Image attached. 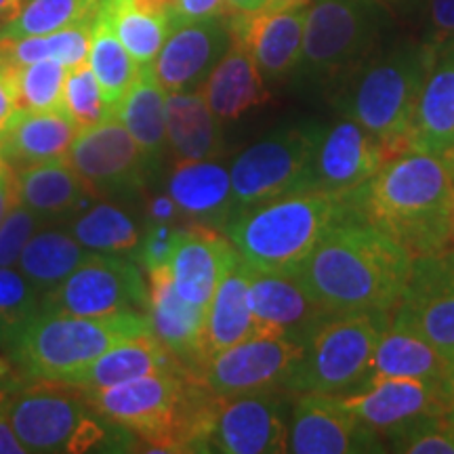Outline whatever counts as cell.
Wrapping results in <instances>:
<instances>
[{"label": "cell", "instance_id": "e0dca14e", "mask_svg": "<svg viewBox=\"0 0 454 454\" xmlns=\"http://www.w3.org/2000/svg\"><path fill=\"white\" fill-rule=\"evenodd\" d=\"M230 43L231 26L225 17L177 20L152 64V72L167 93L200 90Z\"/></svg>", "mask_w": 454, "mask_h": 454}, {"label": "cell", "instance_id": "d6986e66", "mask_svg": "<svg viewBox=\"0 0 454 454\" xmlns=\"http://www.w3.org/2000/svg\"><path fill=\"white\" fill-rule=\"evenodd\" d=\"M343 402L387 442L423 419L448 417L446 395L417 379H371Z\"/></svg>", "mask_w": 454, "mask_h": 454}, {"label": "cell", "instance_id": "1f68e13d", "mask_svg": "<svg viewBox=\"0 0 454 454\" xmlns=\"http://www.w3.org/2000/svg\"><path fill=\"white\" fill-rule=\"evenodd\" d=\"M167 147L175 160H215L223 150L219 118L200 90L167 93Z\"/></svg>", "mask_w": 454, "mask_h": 454}, {"label": "cell", "instance_id": "9a60e30c", "mask_svg": "<svg viewBox=\"0 0 454 454\" xmlns=\"http://www.w3.org/2000/svg\"><path fill=\"white\" fill-rule=\"evenodd\" d=\"M293 400L294 394L286 389L217 395L208 452H286Z\"/></svg>", "mask_w": 454, "mask_h": 454}, {"label": "cell", "instance_id": "ffe728a7", "mask_svg": "<svg viewBox=\"0 0 454 454\" xmlns=\"http://www.w3.org/2000/svg\"><path fill=\"white\" fill-rule=\"evenodd\" d=\"M308 4L286 9H261L247 15H230L231 36L253 55L265 81H282L297 70L303 53Z\"/></svg>", "mask_w": 454, "mask_h": 454}, {"label": "cell", "instance_id": "d6a6232c", "mask_svg": "<svg viewBox=\"0 0 454 454\" xmlns=\"http://www.w3.org/2000/svg\"><path fill=\"white\" fill-rule=\"evenodd\" d=\"M114 114L144 152L145 160L160 162L167 150V90L158 82L152 66L141 70Z\"/></svg>", "mask_w": 454, "mask_h": 454}, {"label": "cell", "instance_id": "11a10c76", "mask_svg": "<svg viewBox=\"0 0 454 454\" xmlns=\"http://www.w3.org/2000/svg\"><path fill=\"white\" fill-rule=\"evenodd\" d=\"M26 3L27 0H0V27L7 26L11 20H15Z\"/></svg>", "mask_w": 454, "mask_h": 454}, {"label": "cell", "instance_id": "b9f144b4", "mask_svg": "<svg viewBox=\"0 0 454 454\" xmlns=\"http://www.w3.org/2000/svg\"><path fill=\"white\" fill-rule=\"evenodd\" d=\"M38 291L20 270L0 265V334L13 331L41 311Z\"/></svg>", "mask_w": 454, "mask_h": 454}, {"label": "cell", "instance_id": "9f6ffc18", "mask_svg": "<svg viewBox=\"0 0 454 454\" xmlns=\"http://www.w3.org/2000/svg\"><path fill=\"white\" fill-rule=\"evenodd\" d=\"M446 400H448V421L454 423V360L446 381Z\"/></svg>", "mask_w": 454, "mask_h": 454}, {"label": "cell", "instance_id": "4dcf8cb0", "mask_svg": "<svg viewBox=\"0 0 454 454\" xmlns=\"http://www.w3.org/2000/svg\"><path fill=\"white\" fill-rule=\"evenodd\" d=\"M257 322L248 305V265L238 263L219 282L207 308L202 331V366L208 357L257 334Z\"/></svg>", "mask_w": 454, "mask_h": 454}, {"label": "cell", "instance_id": "c3c4849f", "mask_svg": "<svg viewBox=\"0 0 454 454\" xmlns=\"http://www.w3.org/2000/svg\"><path fill=\"white\" fill-rule=\"evenodd\" d=\"M230 15L227 0H177V20H208Z\"/></svg>", "mask_w": 454, "mask_h": 454}, {"label": "cell", "instance_id": "ac0fdd59", "mask_svg": "<svg viewBox=\"0 0 454 454\" xmlns=\"http://www.w3.org/2000/svg\"><path fill=\"white\" fill-rule=\"evenodd\" d=\"M389 152L371 130L351 118L322 127L314 154L316 190L351 196L389 160Z\"/></svg>", "mask_w": 454, "mask_h": 454}, {"label": "cell", "instance_id": "816d5d0a", "mask_svg": "<svg viewBox=\"0 0 454 454\" xmlns=\"http://www.w3.org/2000/svg\"><path fill=\"white\" fill-rule=\"evenodd\" d=\"M147 213H150V223H173V219L177 217L179 208L177 204L173 202V198L167 196H156L150 200V207H147Z\"/></svg>", "mask_w": 454, "mask_h": 454}, {"label": "cell", "instance_id": "f35d334b", "mask_svg": "<svg viewBox=\"0 0 454 454\" xmlns=\"http://www.w3.org/2000/svg\"><path fill=\"white\" fill-rule=\"evenodd\" d=\"M101 4L104 0H27L15 20L0 27V41L43 36L87 24L98 17Z\"/></svg>", "mask_w": 454, "mask_h": 454}, {"label": "cell", "instance_id": "ba28073f", "mask_svg": "<svg viewBox=\"0 0 454 454\" xmlns=\"http://www.w3.org/2000/svg\"><path fill=\"white\" fill-rule=\"evenodd\" d=\"M389 325V314H331L317 322L303 340L291 394L348 395L371 374L377 340Z\"/></svg>", "mask_w": 454, "mask_h": 454}, {"label": "cell", "instance_id": "52a82bcc", "mask_svg": "<svg viewBox=\"0 0 454 454\" xmlns=\"http://www.w3.org/2000/svg\"><path fill=\"white\" fill-rule=\"evenodd\" d=\"M13 429L27 452H129L137 438L90 406L82 389L59 381H32L7 395Z\"/></svg>", "mask_w": 454, "mask_h": 454}, {"label": "cell", "instance_id": "7a4b0ae2", "mask_svg": "<svg viewBox=\"0 0 454 454\" xmlns=\"http://www.w3.org/2000/svg\"><path fill=\"white\" fill-rule=\"evenodd\" d=\"M454 158L404 150L354 192L362 217L414 257L452 242Z\"/></svg>", "mask_w": 454, "mask_h": 454}, {"label": "cell", "instance_id": "60d3db41", "mask_svg": "<svg viewBox=\"0 0 454 454\" xmlns=\"http://www.w3.org/2000/svg\"><path fill=\"white\" fill-rule=\"evenodd\" d=\"M64 114L78 129L95 127L114 116V107L107 104L101 87L90 70L89 61L67 70L64 87Z\"/></svg>", "mask_w": 454, "mask_h": 454}, {"label": "cell", "instance_id": "e575fe53", "mask_svg": "<svg viewBox=\"0 0 454 454\" xmlns=\"http://www.w3.org/2000/svg\"><path fill=\"white\" fill-rule=\"evenodd\" d=\"M66 230L93 253L130 254L141 242V227L114 202L89 204L84 211L67 219Z\"/></svg>", "mask_w": 454, "mask_h": 454}, {"label": "cell", "instance_id": "44dd1931", "mask_svg": "<svg viewBox=\"0 0 454 454\" xmlns=\"http://www.w3.org/2000/svg\"><path fill=\"white\" fill-rule=\"evenodd\" d=\"M248 305L259 333L286 334L301 343L317 322L331 316L291 271L248 268Z\"/></svg>", "mask_w": 454, "mask_h": 454}, {"label": "cell", "instance_id": "7c38bea8", "mask_svg": "<svg viewBox=\"0 0 454 454\" xmlns=\"http://www.w3.org/2000/svg\"><path fill=\"white\" fill-rule=\"evenodd\" d=\"M301 356V340L286 334L257 333L208 357L198 377L215 395L288 391Z\"/></svg>", "mask_w": 454, "mask_h": 454}, {"label": "cell", "instance_id": "ee69618b", "mask_svg": "<svg viewBox=\"0 0 454 454\" xmlns=\"http://www.w3.org/2000/svg\"><path fill=\"white\" fill-rule=\"evenodd\" d=\"M43 225L44 221L36 213L30 211L26 204L17 202L0 223V265L15 268L26 244Z\"/></svg>", "mask_w": 454, "mask_h": 454}, {"label": "cell", "instance_id": "5bb4252c", "mask_svg": "<svg viewBox=\"0 0 454 454\" xmlns=\"http://www.w3.org/2000/svg\"><path fill=\"white\" fill-rule=\"evenodd\" d=\"M66 160L95 198H133L145 187L152 167L116 114L78 130Z\"/></svg>", "mask_w": 454, "mask_h": 454}, {"label": "cell", "instance_id": "bcb514c9", "mask_svg": "<svg viewBox=\"0 0 454 454\" xmlns=\"http://www.w3.org/2000/svg\"><path fill=\"white\" fill-rule=\"evenodd\" d=\"M454 41V0H429L427 44L442 47Z\"/></svg>", "mask_w": 454, "mask_h": 454}, {"label": "cell", "instance_id": "603a6c76", "mask_svg": "<svg viewBox=\"0 0 454 454\" xmlns=\"http://www.w3.org/2000/svg\"><path fill=\"white\" fill-rule=\"evenodd\" d=\"M147 278V320L152 333L184 364L198 374L202 368V331L207 308L187 303L175 291L168 265L145 271Z\"/></svg>", "mask_w": 454, "mask_h": 454}, {"label": "cell", "instance_id": "db71d44e", "mask_svg": "<svg viewBox=\"0 0 454 454\" xmlns=\"http://www.w3.org/2000/svg\"><path fill=\"white\" fill-rule=\"evenodd\" d=\"M230 15H247L265 9V0H227Z\"/></svg>", "mask_w": 454, "mask_h": 454}, {"label": "cell", "instance_id": "681fc988", "mask_svg": "<svg viewBox=\"0 0 454 454\" xmlns=\"http://www.w3.org/2000/svg\"><path fill=\"white\" fill-rule=\"evenodd\" d=\"M0 454H27V448L17 438L11 423L7 395H0Z\"/></svg>", "mask_w": 454, "mask_h": 454}, {"label": "cell", "instance_id": "cb8c5ba5", "mask_svg": "<svg viewBox=\"0 0 454 454\" xmlns=\"http://www.w3.org/2000/svg\"><path fill=\"white\" fill-rule=\"evenodd\" d=\"M408 150L454 158V41L435 49L408 130Z\"/></svg>", "mask_w": 454, "mask_h": 454}, {"label": "cell", "instance_id": "484cf974", "mask_svg": "<svg viewBox=\"0 0 454 454\" xmlns=\"http://www.w3.org/2000/svg\"><path fill=\"white\" fill-rule=\"evenodd\" d=\"M15 175L20 202L36 213L44 225L66 223L95 200L93 192L66 158L21 168Z\"/></svg>", "mask_w": 454, "mask_h": 454}, {"label": "cell", "instance_id": "2e32d148", "mask_svg": "<svg viewBox=\"0 0 454 454\" xmlns=\"http://www.w3.org/2000/svg\"><path fill=\"white\" fill-rule=\"evenodd\" d=\"M294 454L385 452V440L345 406L343 397L297 394L293 400L288 448Z\"/></svg>", "mask_w": 454, "mask_h": 454}, {"label": "cell", "instance_id": "83f0119b", "mask_svg": "<svg viewBox=\"0 0 454 454\" xmlns=\"http://www.w3.org/2000/svg\"><path fill=\"white\" fill-rule=\"evenodd\" d=\"M450 366L452 360L440 354L423 337L406 331V328L394 326L389 322L377 340L371 362V374H368L366 381L383 377L417 379V381L434 385L446 395Z\"/></svg>", "mask_w": 454, "mask_h": 454}, {"label": "cell", "instance_id": "f5cc1de1", "mask_svg": "<svg viewBox=\"0 0 454 454\" xmlns=\"http://www.w3.org/2000/svg\"><path fill=\"white\" fill-rule=\"evenodd\" d=\"M129 3L145 13L177 20V0H129Z\"/></svg>", "mask_w": 454, "mask_h": 454}, {"label": "cell", "instance_id": "74e56055", "mask_svg": "<svg viewBox=\"0 0 454 454\" xmlns=\"http://www.w3.org/2000/svg\"><path fill=\"white\" fill-rule=\"evenodd\" d=\"M101 7L110 17L118 41L124 44L139 67H150L160 53L170 27L177 20L145 13L130 4L129 0H104Z\"/></svg>", "mask_w": 454, "mask_h": 454}, {"label": "cell", "instance_id": "6f0895ef", "mask_svg": "<svg viewBox=\"0 0 454 454\" xmlns=\"http://www.w3.org/2000/svg\"><path fill=\"white\" fill-rule=\"evenodd\" d=\"M309 0H265V9H286L297 4H308Z\"/></svg>", "mask_w": 454, "mask_h": 454}, {"label": "cell", "instance_id": "d590c367", "mask_svg": "<svg viewBox=\"0 0 454 454\" xmlns=\"http://www.w3.org/2000/svg\"><path fill=\"white\" fill-rule=\"evenodd\" d=\"M89 66L98 78L101 93L114 110L121 104V99L129 93L144 67L130 57L124 44L118 41L114 32L110 17L101 7L93 21V36H90Z\"/></svg>", "mask_w": 454, "mask_h": 454}, {"label": "cell", "instance_id": "30bf717a", "mask_svg": "<svg viewBox=\"0 0 454 454\" xmlns=\"http://www.w3.org/2000/svg\"><path fill=\"white\" fill-rule=\"evenodd\" d=\"M322 127L314 121L286 124L247 147L230 168L234 211L316 190L314 154Z\"/></svg>", "mask_w": 454, "mask_h": 454}, {"label": "cell", "instance_id": "f907efd6", "mask_svg": "<svg viewBox=\"0 0 454 454\" xmlns=\"http://www.w3.org/2000/svg\"><path fill=\"white\" fill-rule=\"evenodd\" d=\"M17 202H20V194H17L15 170L7 162L0 160V223Z\"/></svg>", "mask_w": 454, "mask_h": 454}, {"label": "cell", "instance_id": "8d00e7d4", "mask_svg": "<svg viewBox=\"0 0 454 454\" xmlns=\"http://www.w3.org/2000/svg\"><path fill=\"white\" fill-rule=\"evenodd\" d=\"M93 21L66 27V30L53 34H43V36L0 41V61L24 66L32 64V61L55 59L67 67L87 64L90 36H93Z\"/></svg>", "mask_w": 454, "mask_h": 454}, {"label": "cell", "instance_id": "836d02e7", "mask_svg": "<svg viewBox=\"0 0 454 454\" xmlns=\"http://www.w3.org/2000/svg\"><path fill=\"white\" fill-rule=\"evenodd\" d=\"M93 251L84 248L67 230H38L17 261V270L41 293L64 282Z\"/></svg>", "mask_w": 454, "mask_h": 454}, {"label": "cell", "instance_id": "f6af8a7d", "mask_svg": "<svg viewBox=\"0 0 454 454\" xmlns=\"http://www.w3.org/2000/svg\"><path fill=\"white\" fill-rule=\"evenodd\" d=\"M181 231H184V227H175L170 223H150L145 234H141V242L137 251L133 253V259L137 261L144 271L158 268V265H168L179 244Z\"/></svg>", "mask_w": 454, "mask_h": 454}, {"label": "cell", "instance_id": "f1b7e54d", "mask_svg": "<svg viewBox=\"0 0 454 454\" xmlns=\"http://www.w3.org/2000/svg\"><path fill=\"white\" fill-rule=\"evenodd\" d=\"M78 130L81 129L61 112H21L9 133L0 139V160L7 162L15 173L36 164L61 160L70 152Z\"/></svg>", "mask_w": 454, "mask_h": 454}, {"label": "cell", "instance_id": "4fadbf2b", "mask_svg": "<svg viewBox=\"0 0 454 454\" xmlns=\"http://www.w3.org/2000/svg\"><path fill=\"white\" fill-rule=\"evenodd\" d=\"M389 322L419 334L454 360V248L412 259L411 276L389 311Z\"/></svg>", "mask_w": 454, "mask_h": 454}, {"label": "cell", "instance_id": "5b68a950", "mask_svg": "<svg viewBox=\"0 0 454 454\" xmlns=\"http://www.w3.org/2000/svg\"><path fill=\"white\" fill-rule=\"evenodd\" d=\"M152 333L144 314L118 316H32L13 331L0 334L9 360L32 381H64L82 371L124 339Z\"/></svg>", "mask_w": 454, "mask_h": 454}, {"label": "cell", "instance_id": "f546056e", "mask_svg": "<svg viewBox=\"0 0 454 454\" xmlns=\"http://www.w3.org/2000/svg\"><path fill=\"white\" fill-rule=\"evenodd\" d=\"M167 194L179 213L207 221H223L234 213L231 175L213 160H179L168 177Z\"/></svg>", "mask_w": 454, "mask_h": 454}, {"label": "cell", "instance_id": "9c48e42d", "mask_svg": "<svg viewBox=\"0 0 454 454\" xmlns=\"http://www.w3.org/2000/svg\"><path fill=\"white\" fill-rule=\"evenodd\" d=\"M385 9L381 0H317L308 9L299 76L316 84L343 82L371 57Z\"/></svg>", "mask_w": 454, "mask_h": 454}, {"label": "cell", "instance_id": "d4e9b609", "mask_svg": "<svg viewBox=\"0 0 454 454\" xmlns=\"http://www.w3.org/2000/svg\"><path fill=\"white\" fill-rule=\"evenodd\" d=\"M177 371H187V368L164 348L154 333H145L121 340L82 371L70 374L59 383L82 391H98L135 381L147 374Z\"/></svg>", "mask_w": 454, "mask_h": 454}, {"label": "cell", "instance_id": "94428289", "mask_svg": "<svg viewBox=\"0 0 454 454\" xmlns=\"http://www.w3.org/2000/svg\"><path fill=\"white\" fill-rule=\"evenodd\" d=\"M452 427H454V423H452Z\"/></svg>", "mask_w": 454, "mask_h": 454}, {"label": "cell", "instance_id": "7dc6e473", "mask_svg": "<svg viewBox=\"0 0 454 454\" xmlns=\"http://www.w3.org/2000/svg\"><path fill=\"white\" fill-rule=\"evenodd\" d=\"M20 101H17L13 66L0 61V139L9 133L17 116H20Z\"/></svg>", "mask_w": 454, "mask_h": 454}, {"label": "cell", "instance_id": "277c9868", "mask_svg": "<svg viewBox=\"0 0 454 454\" xmlns=\"http://www.w3.org/2000/svg\"><path fill=\"white\" fill-rule=\"evenodd\" d=\"M354 208V194L299 192L238 208L225 219L223 234L251 270L293 274Z\"/></svg>", "mask_w": 454, "mask_h": 454}, {"label": "cell", "instance_id": "680465c9", "mask_svg": "<svg viewBox=\"0 0 454 454\" xmlns=\"http://www.w3.org/2000/svg\"><path fill=\"white\" fill-rule=\"evenodd\" d=\"M381 3L387 7V3H406V0H381Z\"/></svg>", "mask_w": 454, "mask_h": 454}, {"label": "cell", "instance_id": "3957f363", "mask_svg": "<svg viewBox=\"0 0 454 454\" xmlns=\"http://www.w3.org/2000/svg\"><path fill=\"white\" fill-rule=\"evenodd\" d=\"M84 394L101 417L129 429L152 452H208L217 395L194 372L147 374Z\"/></svg>", "mask_w": 454, "mask_h": 454}, {"label": "cell", "instance_id": "7402d4cb", "mask_svg": "<svg viewBox=\"0 0 454 454\" xmlns=\"http://www.w3.org/2000/svg\"><path fill=\"white\" fill-rule=\"evenodd\" d=\"M240 261L230 238L208 223L184 227L179 244L168 261L175 291L187 303L208 308L219 282Z\"/></svg>", "mask_w": 454, "mask_h": 454}, {"label": "cell", "instance_id": "4316f807", "mask_svg": "<svg viewBox=\"0 0 454 454\" xmlns=\"http://www.w3.org/2000/svg\"><path fill=\"white\" fill-rule=\"evenodd\" d=\"M263 81L248 49L231 36L230 47L208 74L200 93L219 121H236L253 107L268 104L270 93Z\"/></svg>", "mask_w": 454, "mask_h": 454}, {"label": "cell", "instance_id": "91938a15", "mask_svg": "<svg viewBox=\"0 0 454 454\" xmlns=\"http://www.w3.org/2000/svg\"><path fill=\"white\" fill-rule=\"evenodd\" d=\"M452 240H454V200H452Z\"/></svg>", "mask_w": 454, "mask_h": 454}, {"label": "cell", "instance_id": "8fae6325", "mask_svg": "<svg viewBox=\"0 0 454 454\" xmlns=\"http://www.w3.org/2000/svg\"><path fill=\"white\" fill-rule=\"evenodd\" d=\"M145 271L130 254L93 253L64 282L43 293L41 314L147 316Z\"/></svg>", "mask_w": 454, "mask_h": 454}, {"label": "cell", "instance_id": "6da1fadb", "mask_svg": "<svg viewBox=\"0 0 454 454\" xmlns=\"http://www.w3.org/2000/svg\"><path fill=\"white\" fill-rule=\"evenodd\" d=\"M411 270L412 254L354 208L293 274L328 314H389Z\"/></svg>", "mask_w": 454, "mask_h": 454}, {"label": "cell", "instance_id": "7bdbcfd3", "mask_svg": "<svg viewBox=\"0 0 454 454\" xmlns=\"http://www.w3.org/2000/svg\"><path fill=\"white\" fill-rule=\"evenodd\" d=\"M394 452L454 454V427L448 417H429L389 440Z\"/></svg>", "mask_w": 454, "mask_h": 454}, {"label": "cell", "instance_id": "ab89813d", "mask_svg": "<svg viewBox=\"0 0 454 454\" xmlns=\"http://www.w3.org/2000/svg\"><path fill=\"white\" fill-rule=\"evenodd\" d=\"M13 66L17 101L27 114H64V87L70 67L55 59Z\"/></svg>", "mask_w": 454, "mask_h": 454}, {"label": "cell", "instance_id": "8992f818", "mask_svg": "<svg viewBox=\"0 0 454 454\" xmlns=\"http://www.w3.org/2000/svg\"><path fill=\"white\" fill-rule=\"evenodd\" d=\"M434 57L435 47L427 43L400 44L368 57L340 82V114L381 139L389 156L408 150V130Z\"/></svg>", "mask_w": 454, "mask_h": 454}]
</instances>
